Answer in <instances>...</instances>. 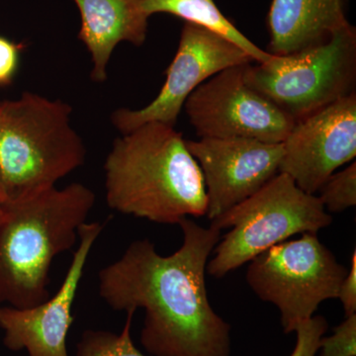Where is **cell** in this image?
Instances as JSON below:
<instances>
[{
	"label": "cell",
	"mask_w": 356,
	"mask_h": 356,
	"mask_svg": "<svg viewBox=\"0 0 356 356\" xmlns=\"http://www.w3.org/2000/svg\"><path fill=\"white\" fill-rule=\"evenodd\" d=\"M62 100L24 92L0 102V177L7 201L56 187L81 166L86 149Z\"/></svg>",
	"instance_id": "277c9868"
},
{
	"label": "cell",
	"mask_w": 356,
	"mask_h": 356,
	"mask_svg": "<svg viewBox=\"0 0 356 356\" xmlns=\"http://www.w3.org/2000/svg\"><path fill=\"white\" fill-rule=\"evenodd\" d=\"M7 203V197L6 191H4L3 184H2L1 177H0V212L3 209L4 206Z\"/></svg>",
	"instance_id": "7402d4cb"
},
{
	"label": "cell",
	"mask_w": 356,
	"mask_h": 356,
	"mask_svg": "<svg viewBox=\"0 0 356 356\" xmlns=\"http://www.w3.org/2000/svg\"><path fill=\"white\" fill-rule=\"evenodd\" d=\"M254 58L229 40L185 22L165 83L159 95L142 109L113 112L112 124L122 135L149 122L175 127L188 96L208 79L234 65L252 64Z\"/></svg>",
	"instance_id": "9c48e42d"
},
{
	"label": "cell",
	"mask_w": 356,
	"mask_h": 356,
	"mask_svg": "<svg viewBox=\"0 0 356 356\" xmlns=\"http://www.w3.org/2000/svg\"><path fill=\"white\" fill-rule=\"evenodd\" d=\"M134 314L127 312L120 334L93 330L84 332L76 346V356H147L136 348L131 336Z\"/></svg>",
	"instance_id": "2e32d148"
},
{
	"label": "cell",
	"mask_w": 356,
	"mask_h": 356,
	"mask_svg": "<svg viewBox=\"0 0 356 356\" xmlns=\"http://www.w3.org/2000/svg\"><path fill=\"white\" fill-rule=\"evenodd\" d=\"M327 330V322L323 316H313L301 323L295 330L296 344L290 356H316Z\"/></svg>",
	"instance_id": "d6986e66"
},
{
	"label": "cell",
	"mask_w": 356,
	"mask_h": 356,
	"mask_svg": "<svg viewBox=\"0 0 356 356\" xmlns=\"http://www.w3.org/2000/svg\"><path fill=\"white\" fill-rule=\"evenodd\" d=\"M106 201L122 214L179 224L207 212L202 172L175 127L149 122L114 140L104 163Z\"/></svg>",
	"instance_id": "7a4b0ae2"
},
{
	"label": "cell",
	"mask_w": 356,
	"mask_h": 356,
	"mask_svg": "<svg viewBox=\"0 0 356 356\" xmlns=\"http://www.w3.org/2000/svg\"><path fill=\"white\" fill-rule=\"evenodd\" d=\"M197 161L211 221L252 197L280 173L282 143L247 138H200L185 140Z\"/></svg>",
	"instance_id": "30bf717a"
},
{
	"label": "cell",
	"mask_w": 356,
	"mask_h": 356,
	"mask_svg": "<svg viewBox=\"0 0 356 356\" xmlns=\"http://www.w3.org/2000/svg\"><path fill=\"white\" fill-rule=\"evenodd\" d=\"M322 201L278 173L252 197L221 215L212 225L231 229L215 247L206 270L222 278L297 234H317L332 224Z\"/></svg>",
	"instance_id": "5b68a950"
},
{
	"label": "cell",
	"mask_w": 356,
	"mask_h": 356,
	"mask_svg": "<svg viewBox=\"0 0 356 356\" xmlns=\"http://www.w3.org/2000/svg\"><path fill=\"white\" fill-rule=\"evenodd\" d=\"M348 0H273L268 53L289 56L325 44L348 25Z\"/></svg>",
	"instance_id": "5bb4252c"
},
{
	"label": "cell",
	"mask_w": 356,
	"mask_h": 356,
	"mask_svg": "<svg viewBox=\"0 0 356 356\" xmlns=\"http://www.w3.org/2000/svg\"><path fill=\"white\" fill-rule=\"evenodd\" d=\"M95 203L92 191L77 182L7 201L0 212V306L28 309L50 298L51 262L76 245Z\"/></svg>",
	"instance_id": "3957f363"
},
{
	"label": "cell",
	"mask_w": 356,
	"mask_h": 356,
	"mask_svg": "<svg viewBox=\"0 0 356 356\" xmlns=\"http://www.w3.org/2000/svg\"><path fill=\"white\" fill-rule=\"evenodd\" d=\"M100 222H86L79 229V245L60 289L53 297L28 309L0 306V329L9 350L29 356H70L67 337L74 323L72 310L91 248L102 234Z\"/></svg>",
	"instance_id": "7c38bea8"
},
{
	"label": "cell",
	"mask_w": 356,
	"mask_h": 356,
	"mask_svg": "<svg viewBox=\"0 0 356 356\" xmlns=\"http://www.w3.org/2000/svg\"><path fill=\"white\" fill-rule=\"evenodd\" d=\"M323 205L330 212L337 213L356 205V163L341 172L334 173L318 191Z\"/></svg>",
	"instance_id": "e0dca14e"
},
{
	"label": "cell",
	"mask_w": 356,
	"mask_h": 356,
	"mask_svg": "<svg viewBox=\"0 0 356 356\" xmlns=\"http://www.w3.org/2000/svg\"><path fill=\"white\" fill-rule=\"evenodd\" d=\"M346 317L356 314V250L351 255L350 268L339 288V297Z\"/></svg>",
	"instance_id": "44dd1931"
},
{
	"label": "cell",
	"mask_w": 356,
	"mask_h": 356,
	"mask_svg": "<svg viewBox=\"0 0 356 356\" xmlns=\"http://www.w3.org/2000/svg\"><path fill=\"white\" fill-rule=\"evenodd\" d=\"M140 6L147 17L158 13L170 14L216 33L245 51L257 64L268 62L273 57L245 36L221 13L214 0H140Z\"/></svg>",
	"instance_id": "9a60e30c"
},
{
	"label": "cell",
	"mask_w": 356,
	"mask_h": 356,
	"mask_svg": "<svg viewBox=\"0 0 356 356\" xmlns=\"http://www.w3.org/2000/svg\"><path fill=\"white\" fill-rule=\"evenodd\" d=\"M24 46L0 35V86H10L17 74Z\"/></svg>",
	"instance_id": "ffe728a7"
},
{
	"label": "cell",
	"mask_w": 356,
	"mask_h": 356,
	"mask_svg": "<svg viewBox=\"0 0 356 356\" xmlns=\"http://www.w3.org/2000/svg\"><path fill=\"white\" fill-rule=\"evenodd\" d=\"M81 14L79 39L86 47L93 69L91 79L104 83L110 58L121 42L140 47L147 40L149 18L140 0H72Z\"/></svg>",
	"instance_id": "4fadbf2b"
},
{
	"label": "cell",
	"mask_w": 356,
	"mask_h": 356,
	"mask_svg": "<svg viewBox=\"0 0 356 356\" xmlns=\"http://www.w3.org/2000/svg\"><path fill=\"white\" fill-rule=\"evenodd\" d=\"M184 243L163 257L149 240L136 241L100 270L99 294L115 311L144 309L140 343L153 356H229L231 325L213 310L205 273L221 229L179 222Z\"/></svg>",
	"instance_id": "6da1fadb"
},
{
	"label": "cell",
	"mask_w": 356,
	"mask_h": 356,
	"mask_svg": "<svg viewBox=\"0 0 356 356\" xmlns=\"http://www.w3.org/2000/svg\"><path fill=\"white\" fill-rule=\"evenodd\" d=\"M245 83L296 122L355 92L356 30L348 25L329 41L264 64H248Z\"/></svg>",
	"instance_id": "8992f818"
},
{
	"label": "cell",
	"mask_w": 356,
	"mask_h": 356,
	"mask_svg": "<svg viewBox=\"0 0 356 356\" xmlns=\"http://www.w3.org/2000/svg\"><path fill=\"white\" fill-rule=\"evenodd\" d=\"M321 356L356 355V314L334 327L332 336L321 339Z\"/></svg>",
	"instance_id": "ac0fdd59"
},
{
	"label": "cell",
	"mask_w": 356,
	"mask_h": 356,
	"mask_svg": "<svg viewBox=\"0 0 356 356\" xmlns=\"http://www.w3.org/2000/svg\"><path fill=\"white\" fill-rule=\"evenodd\" d=\"M248 64L234 65L199 86L184 105L200 138H247L283 143L295 122L245 83Z\"/></svg>",
	"instance_id": "ba28073f"
},
{
	"label": "cell",
	"mask_w": 356,
	"mask_h": 356,
	"mask_svg": "<svg viewBox=\"0 0 356 356\" xmlns=\"http://www.w3.org/2000/svg\"><path fill=\"white\" fill-rule=\"evenodd\" d=\"M282 144L280 172L315 195L337 168L355 161L356 93L295 122Z\"/></svg>",
	"instance_id": "8fae6325"
},
{
	"label": "cell",
	"mask_w": 356,
	"mask_h": 356,
	"mask_svg": "<svg viewBox=\"0 0 356 356\" xmlns=\"http://www.w3.org/2000/svg\"><path fill=\"white\" fill-rule=\"evenodd\" d=\"M348 269L317 234L273 245L250 261L247 281L264 302L277 307L285 334L314 316L321 303L339 297Z\"/></svg>",
	"instance_id": "52a82bcc"
}]
</instances>
